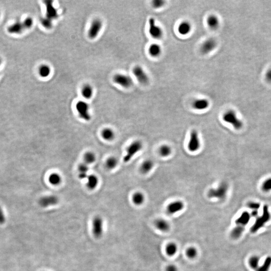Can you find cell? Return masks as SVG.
<instances>
[{
    "label": "cell",
    "instance_id": "cell-1",
    "mask_svg": "<svg viewBox=\"0 0 271 271\" xmlns=\"http://www.w3.org/2000/svg\"><path fill=\"white\" fill-rule=\"evenodd\" d=\"M271 218V214L269 212L268 207L267 205H264L262 215L260 217H258L254 224L250 228V231L253 233H255L258 231L260 228L263 227L267 222L270 221Z\"/></svg>",
    "mask_w": 271,
    "mask_h": 271
},
{
    "label": "cell",
    "instance_id": "cell-2",
    "mask_svg": "<svg viewBox=\"0 0 271 271\" xmlns=\"http://www.w3.org/2000/svg\"><path fill=\"white\" fill-rule=\"evenodd\" d=\"M228 188V184L227 183L225 182H222L217 188H212L208 191V197L210 199H224L227 194Z\"/></svg>",
    "mask_w": 271,
    "mask_h": 271
},
{
    "label": "cell",
    "instance_id": "cell-3",
    "mask_svg": "<svg viewBox=\"0 0 271 271\" xmlns=\"http://www.w3.org/2000/svg\"><path fill=\"white\" fill-rule=\"evenodd\" d=\"M143 148V144L141 142L135 141L130 144L128 147L126 154L124 157V162L125 163L129 162Z\"/></svg>",
    "mask_w": 271,
    "mask_h": 271
},
{
    "label": "cell",
    "instance_id": "cell-4",
    "mask_svg": "<svg viewBox=\"0 0 271 271\" xmlns=\"http://www.w3.org/2000/svg\"><path fill=\"white\" fill-rule=\"evenodd\" d=\"M222 119L224 122L231 124L236 130H240L243 127V122L237 118L236 113L233 110H228L226 112L223 114Z\"/></svg>",
    "mask_w": 271,
    "mask_h": 271
},
{
    "label": "cell",
    "instance_id": "cell-5",
    "mask_svg": "<svg viewBox=\"0 0 271 271\" xmlns=\"http://www.w3.org/2000/svg\"><path fill=\"white\" fill-rule=\"evenodd\" d=\"M76 109L79 117L86 121H90L91 114L89 112V105L84 101H79L76 105Z\"/></svg>",
    "mask_w": 271,
    "mask_h": 271
},
{
    "label": "cell",
    "instance_id": "cell-6",
    "mask_svg": "<svg viewBox=\"0 0 271 271\" xmlns=\"http://www.w3.org/2000/svg\"><path fill=\"white\" fill-rule=\"evenodd\" d=\"M113 80L115 83L125 88L131 87L133 84V82L131 77L125 74H115Z\"/></svg>",
    "mask_w": 271,
    "mask_h": 271
},
{
    "label": "cell",
    "instance_id": "cell-7",
    "mask_svg": "<svg viewBox=\"0 0 271 271\" xmlns=\"http://www.w3.org/2000/svg\"><path fill=\"white\" fill-rule=\"evenodd\" d=\"M92 233L95 237L100 238L103 234V220L101 217H96L92 222Z\"/></svg>",
    "mask_w": 271,
    "mask_h": 271
},
{
    "label": "cell",
    "instance_id": "cell-8",
    "mask_svg": "<svg viewBox=\"0 0 271 271\" xmlns=\"http://www.w3.org/2000/svg\"><path fill=\"white\" fill-rule=\"evenodd\" d=\"M200 146L199 134L196 130H193L190 134L189 141L188 143V150L190 152H194L199 150Z\"/></svg>",
    "mask_w": 271,
    "mask_h": 271
},
{
    "label": "cell",
    "instance_id": "cell-9",
    "mask_svg": "<svg viewBox=\"0 0 271 271\" xmlns=\"http://www.w3.org/2000/svg\"><path fill=\"white\" fill-rule=\"evenodd\" d=\"M103 22L100 20L95 19L91 24L88 30V37L91 39H95L98 36L101 28L103 27Z\"/></svg>",
    "mask_w": 271,
    "mask_h": 271
},
{
    "label": "cell",
    "instance_id": "cell-10",
    "mask_svg": "<svg viewBox=\"0 0 271 271\" xmlns=\"http://www.w3.org/2000/svg\"><path fill=\"white\" fill-rule=\"evenodd\" d=\"M133 72L136 78L140 83L146 84L149 82V77L146 73L140 66H136L134 68Z\"/></svg>",
    "mask_w": 271,
    "mask_h": 271
},
{
    "label": "cell",
    "instance_id": "cell-11",
    "mask_svg": "<svg viewBox=\"0 0 271 271\" xmlns=\"http://www.w3.org/2000/svg\"><path fill=\"white\" fill-rule=\"evenodd\" d=\"M149 33L151 36L155 39H159L162 37L163 31L161 28L156 25L154 18L149 19Z\"/></svg>",
    "mask_w": 271,
    "mask_h": 271
},
{
    "label": "cell",
    "instance_id": "cell-12",
    "mask_svg": "<svg viewBox=\"0 0 271 271\" xmlns=\"http://www.w3.org/2000/svg\"><path fill=\"white\" fill-rule=\"evenodd\" d=\"M217 45V41L214 39L210 38L208 39L202 44L200 51L203 54H208L215 49Z\"/></svg>",
    "mask_w": 271,
    "mask_h": 271
},
{
    "label": "cell",
    "instance_id": "cell-13",
    "mask_svg": "<svg viewBox=\"0 0 271 271\" xmlns=\"http://www.w3.org/2000/svg\"><path fill=\"white\" fill-rule=\"evenodd\" d=\"M59 202L58 197L55 195H49L42 197L39 200V205L43 208H47L48 206L56 205Z\"/></svg>",
    "mask_w": 271,
    "mask_h": 271
},
{
    "label": "cell",
    "instance_id": "cell-14",
    "mask_svg": "<svg viewBox=\"0 0 271 271\" xmlns=\"http://www.w3.org/2000/svg\"><path fill=\"white\" fill-rule=\"evenodd\" d=\"M184 207V204L183 202L177 200L168 204L167 207V211L168 214H174L181 211Z\"/></svg>",
    "mask_w": 271,
    "mask_h": 271
},
{
    "label": "cell",
    "instance_id": "cell-15",
    "mask_svg": "<svg viewBox=\"0 0 271 271\" xmlns=\"http://www.w3.org/2000/svg\"><path fill=\"white\" fill-rule=\"evenodd\" d=\"M251 218V216L249 212H244L235 221L236 226H240L245 227L248 223H249Z\"/></svg>",
    "mask_w": 271,
    "mask_h": 271
},
{
    "label": "cell",
    "instance_id": "cell-16",
    "mask_svg": "<svg viewBox=\"0 0 271 271\" xmlns=\"http://www.w3.org/2000/svg\"><path fill=\"white\" fill-rule=\"evenodd\" d=\"M156 228L162 232H166L170 229V224L167 221L163 219H158L155 222Z\"/></svg>",
    "mask_w": 271,
    "mask_h": 271
},
{
    "label": "cell",
    "instance_id": "cell-17",
    "mask_svg": "<svg viewBox=\"0 0 271 271\" xmlns=\"http://www.w3.org/2000/svg\"><path fill=\"white\" fill-rule=\"evenodd\" d=\"M194 109L197 110H204L207 109L209 105V103L206 99H199L193 102L192 104Z\"/></svg>",
    "mask_w": 271,
    "mask_h": 271
},
{
    "label": "cell",
    "instance_id": "cell-18",
    "mask_svg": "<svg viewBox=\"0 0 271 271\" xmlns=\"http://www.w3.org/2000/svg\"><path fill=\"white\" fill-rule=\"evenodd\" d=\"M25 29L22 22H16L8 28V31L13 34H20Z\"/></svg>",
    "mask_w": 271,
    "mask_h": 271
},
{
    "label": "cell",
    "instance_id": "cell-19",
    "mask_svg": "<svg viewBox=\"0 0 271 271\" xmlns=\"http://www.w3.org/2000/svg\"><path fill=\"white\" fill-rule=\"evenodd\" d=\"M191 30V25L187 21H183L178 26V30L182 35H186L189 33Z\"/></svg>",
    "mask_w": 271,
    "mask_h": 271
},
{
    "label": "cell",
    "instance_id": "cell-20",
    "mask_svg": "<svg viewBox=\"0 0 271 271\" xmlns=\"http://www.w3.org/2000/svg\"><path fill=\"white\" fill-rule=\"evenodd\" d=\"M99 183V179L96 175H88L87 177V187L90 190H94L97 187Z\"/></svg>",
    "mask_w": 271,
    "mask_h": 271
},
{
    "label": "cell",
    "instance_id": "cell-21",
    "mask_svg": "<svg viewBox=\"0 0 271 271\" xmlns=\"http://www.w3.org/2000/svg\"><path fill=\"white\" fill-rule=\"evenodd\" d=\"M207 23L209 27L213 30H215L217 29L219 26V19L217 16L212 15L208 17L207 19Z\"/></svg>",
    "mask_w": 271,
    "mask_h": 271
},
{
    "label": "cell",
    "instance_id": "cell-22",
    "mask_svg": "<svg viewBox=\"0 0 271 271\" xmlns=\"http://www.w3.org/2000/svg\"><path fill=\"white\" fill-rule=\"evenodd\" d=\"M154 166L153 161L151 160H146L142 164L140 171L143 174H147L152 170Z\"/></svg>",
    "mask_w": 271,
    "mask_h": 271
},
{
    "label": "cell",
    "instance_id": "cell-23",
    "mask_svg": "<svg viewBox=\"0 0 271 271\" xmlns=\"http://www.w3.org/2000/svg\"><path fill=\"white\" fill-rule=\"evenodd\" d=\"M102 137L107 141H110L114 139L115 134L112 129L110 128H105L101 132Z\"/></svg>",
    "mask_w": 271,
    "mask_h": 271
},
{
    "label": "cell",
    "instance_id": "cell-24",
    "mask_svg": "<svg viewBox=\"0 0 271 271\" xmlns=\"http://www.w3.org/2000/svg\"><path fill=\"white\" fill-rule=\"evenodd\" d=\"M244 231H245V227L241 226H236V227H234L231 231V237L235 240L239 239L243 234Z\"/></svg>",
    "mask_w": 271,
    "mask_h": 271
},
{
    "label": "cell",
    "instance_id": "cell-25",
    "mask_svg": "<svg viewBox=\"0 0 271 271\" xmlns=\"http://www.w3.org/2000/svg\"><path fill=\"white\" fill-rule=\"evenodd\" d=\"M150 54L152 57H156L159 56L161 53V48L160 46L157 44H152L149 49Z\"/></svg>",
    "mask_w": 271,
    "mask_h": 271
},
{
    "label": "cell",
    "instance_id": "cell-26",
    "mask_svg": "<svg viewBox=\"0 0 271 271\" xmlns=\"http://www.w3.org/2000/svg\"><path fill=\"white\" fill-rule=\"evenodd\" d=\"M132 200L135 205H141L144 203L145 200L144 194L142 192H136L133 196Z\"/></svg>",
    "mask_w": 271,
    "mask_h": 271
},
{
    "label": "cell",
    "instance_id": "cell-27",
    "mask_svg": "<svg viewBox=\"0 0 271 271\" xmlns=\"http://www.w3.org/2000/svg\"><path fill=\"white\" fill-rule=\"evenodd\" d=\"M82 95L86 99H90L93 95V88L89 84H86L82 89Z\"/></svg>",
    "mask_w": 271,
    "mask_h": 271
},
{
    "label": "cell",
    "instance_id": "cell-28",
    "mask_svg": "<svg viewBox=\"0 0 271 271\" xmlns=\"http://www.w3.org/2000/svg\"><path fill=\"white\" fill-rule=\"evenodd\" d=\"M166 253L169 256L171 257L176 254L178 248L176 244L174 243H170L166 246Z\"/></svg>",
    "mask_w": 271,
    "mask_h": 271
},
{
    "label": "cell",
    "instance_id": "cell-29",
    "mask_svg": "<svg viewBox=\"0 0 271 271\" xmlns=\"http://www.w3.org/2000/svg\"><path fill=\"white\" fill-rule=\"evenodd\" d=\"M38 72L42 77H47L50 74V68L49 66L46 64L41 65L38 69Z\"/></svg>",
    "mask_w": 271,
    "mask_h": 271
},
{
    "label": "cell",
    "instance_id": "cell-30",
    "mask_svg": "<svg viewBox=\"0 0 271 271\" xmlns=\"http://www.w3.org/2000/svg\"><path fill=\"white\" fill-rule=\"evenodd\" d=\"M260 259L257 255H253L249 260V266L253 270H256L259 266Z\"/></svg>",
    "mask_w": 271,
    "mask_h": 271
},
{
    "label": "cell",
    "instance_id": "cell-31",
    "mask_svg": "<svg viewBox=\"0 0 271 271\" xmlns=\"http://www.w3.org/2000/svg\"><path fill=\"white\" fill-rule=\"evenodd\" d=\"M271 267V257L269 256L267 257L263 264L261 266H259L257 269L256 271H269L270 270Z\"/></svg>",
    "mask_w": 271,
    "mask_h": 271
},
{
    "label": "cell",
    "instance_id": "cell-32",
    "mask_svg": "<svg viewBox=\"0 0 271 271\" xmlns=\"http://www.w3.org/2000/svg\"><path fill=\"white\" fill-rule=\"evenodd\" d=\"M62 181L60 175L57 173H53L50 175L49 177V181L53 185H58Z\"/></svg>",
    "mask_w": 271,
    "mask_h": 271
},
{
    "label": "cell",
    "instance_id": "cell-33",
    "mask_svg": "<svg viewBox=\"0 0 271 271\" xmlns=\"http://www.w3.org/2000/svg\"><path fill=\"white\" fill-rule=\"evenodd\" d=\"M118 160L115 157H111L108 158L105 162V166L109 170H112L117 166Z\"/></svg>",
    "mask_w": 271,
    "mask_h": 271
},
{
    "label": "cell",
    "instance_id": "cell-34",
    "mask_svg": "<svg viewBox=\"0 0 271 271\" xmlns=\"http://www.w3.org/2000/svg\"><path fill=\"white\" fill-rule=\"evenodd\" d=\"M96 157L93 152H87L84 154V160L85 163L87 165L93 163L96 161Z\"/></svg>",
    "mask_w": 271,
    "mask_h": 271
},
{
    "label": "cell",
    "instance_id": "cell-35",
    "mask_svg": "<svg viewBox=\"0 0 271 271\" xmlns=\"http://www.w3.org/2000/svg\"><path fill=\"white\" fill-rule=\"evenodd\" d=\"M171 149L168 145H163L160 148V154L162 157H166L169 156L171 153Z\"/></svg>",
    "mask_w": 271,
    "mask_h": 271
},
{
    "label": "cell",
    "instance_id": "cell-36",
    "mask_svg": "<svg viewBox=\"0 0 271 271\" xmlns=\"http://www.w3.org/2000/svg\"><path fill=\"white\" fill-rule=\"evenodd\" d=\"M197 253L198 252L196 248L193 246H190L186 250V255L188 258L190 259L195 258L197 255Z\"/></svg>",
    "mask_w": 271,
    "mask_h": 271
},
{
    "label": "cell",
    "instance_id": "cell-37",
    "mask_svg": "<svg viewBox=\"0 0 271 271\" xmlns=\"http://www.w3.org/2000/svg\"><path fill=\"white\" fill-rule=\"evenodd\" d=\"M47 15H48V18H52L53 17H55L56 16V11L55 10L54 8H53L51 5H47Z\"/></svg>",
    "mask_w": 271,
    "mask_h": 271
},
{
    "label": "cell",
    "instance_id": "cell-38",
    "mask_svg": "<svg viewBox=\"0 0 271 271\" xmlns=\"http://www.w3.org/2000/svg\"><path fill=\"white\" fill-rule=\"evenodd\" d=\"M262 189L266 192L271 190V178L267 179L264 182L262 185Z\"/></svg>",
    "mask_w": 271,
    "mask_h": 271
},
{
    "label": "cell",
    "instance_id": "cell-39",
    "mask_svg": "<svg viewBox=\"0 0 271 271\" xmlns=\"http://www.w3.org/2000/svg\"><path fill=\"white\" fill-rule=\"evenodd\" d=\"M88 170L89 168L88 165L85 163L81 164L78 166V170L80 174H87Z\"/></svg>",
    "mask_w": 271,
    "mask_h": 271
},
{
    "label": "cell",
    "instance_id": "cell-40",
    "mask_svg": "<svg viewBox=\"0 0 271 271\" xmlns=\"http://www.w3.org/2000/svg\"><path fill=\"white\" fill-rule=\"evenodd\" d=\"M22 23L23 24L25 29H29L31 27L33 24V21L31 18L28 17Z\"/></svg>",
    "mask_w": 271,
    "mask_h": 271
},
{
    "label": "cell",
    "instance_id": "cell-41",
    "mask_svg": "<svg viewBox=\"0 0 271 271\" xmlns=\"http://www.w3.org/2000/svg\"><path fill=\"white\" fill-rule=\"evenodd\" d=\"M164 4H165V1L162 0H155L152 2V5L153 7L156 9L161 8L164 5Z\"/></svg>",
    "mask_w": 271,
    "mask_h": 271
},
{
    "label": "cell",
    "instance_id": "cell-42",
    "mask_svg": "<svg viewBox=\"0 0 271 271\" xmlns=\"http://www.w3.org/2000/svg\"><path fill=\"white\" fill-rule=\"evenodd\" d=\"M248 206L253 210H258L260 208V204L255 202H250L248 203Z\"/></svg>",
    "mask_w": 271,
    "mask_h": 271
},
{
    "label": "cell",
    "instance_id": "cell-43",
    "mask_svg": "<svg viewBox=\"0 0 271 271\" xmlns=\"http://www.w3.org/2000/svg\"><path fill=\"white\" fill-rule=\"evenodd\" d=\"M42 24L46 28H50L51 27V19L48 18L46 19H44L42 20Z\"/></svg>",
    "mask_w": 271,
    "mask_h": 271
},
{
    "label": "cell",
    "instance_id": "cell-44",
    "mask_svg": "<svg viewBox=\"0 0 271 271\" xmlns=\"http://www.w3.org/2000/svg\"><path fill=\"white\" fill-rule=\"evenodd\" d=\"M6 222V217L3 210L0 207V224H4Z\"/></svg>",
    "mask_w": 271,
    "mask_h": 271
},
{
    "label": "cell",
    "instance_id": "cell-45",
    "mask_svg": "<svg viewBox=\"0 0 271 271\" xmlns=\"http://www.w3.org/2000/svg\"><path fill=\"white\" fill-rule=\"evenodd\" d=\"M166 271H178L177 267L174 265H169L166 267Z\"/></svg>",
    "mask_w": 271,
    "mask_h": 271
},
{
    "label": "cell",
    "instance_id": "cell-46",
    "mask_svg": "<svg viewBox=\"0 0 271 271\" xmlns=\"http://www.w3.org/2000/svg\"><path fill=\"white\" fill-rule=\"evenodd\" d=\"M250 214L251 217H258L259 215L258 211V210H253Z\"/></svg>",
    "mask_w": 271,
    "mask_h": 271
},
{
    "label": "cell",
    "instance_id": "cell-47",
    "mask_svg": "<svg viewBox=\"0 0 271 271\" xmlns=\"http://www.w3.org/2000/svg\"><path fill=\"white\" fill-rule=\"evenodd\" d=\"M266 77H267V79L268 81H269V82H271V70H269L268 72L267 73V75H266Z\"/></svg>",
    "mask_w": 271,
    "mask_h": 271
},
{
    "label": "cell",
    "instance_id": "cell-48",
    "mask_svg": "<svg viewBox=\"0 0 271 271\" xmlns=\"http://www.w3.org/2000/svg\"><path fill=\"white\" fill-rule=\"evenodd\" d=\"M2 62V60L1 58L0 57V65L1 64Z\"/></svg>",
    "mask_w": 271,
    "mask_h": 271
}]
</instances>
